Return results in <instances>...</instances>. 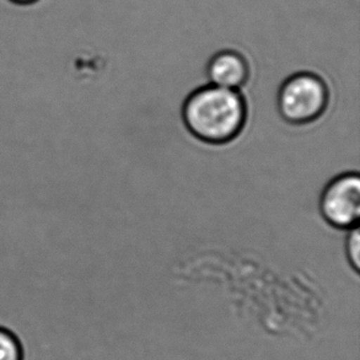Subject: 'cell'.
Returning <instances> with one entry per match:
<instances>
[{
    "instance_id": "1",
    "label": "cell",
    "mask_w": 360,
    "mask_h": 360,
    "mask_svg": "<svg viewBox=\"0 0 360 360\" xmlns=\"http://www.w3.org/2000/svg\"><path fill=\"white\" fill-rule=\"evenodd\" d=\"M182 117L187 129L208 144H226L243 131L248 108L238 90L208 85L186 98Z\"/></svg>"
},
{
    "instance_id": "4",
    "label": "cell",
    "mask_w": 360,
    "mask_h": 360,
    "mask_svg": "<svg viewBox=\"0 0 360 360\" xmlns=\"http://www.w3.org/2000/svg\"><path fill=\"white\" fill-rule=\"evenodd\" d=\"M207 75L212 85L238 90L250 77L248 59L235 49H221L207 64Z\"/></svg>"
},
{
    "instance_id": "3",
    "label": "cell",
    "mask_w": 360,
    "mask_h": 360,
    "mask_svg": "<svg viewBox=\"0 0 360 360\" xmlns=\"http://www.w3.org/2000/svg\"><path fill=\"white\" fill-rule=\"evenodd\" d=\"M320 210L323 219L336 229L358 226L360 215V177L356 172L338 176L322 191Z\"/></svg>"
},
{
    "instance_id": "2",
    "label": "cell",
    "mask_w": 360,
    "mask_h": 360,
    "mask_svg": "<svg viewBox=\"0 0 360 360\" xmlns=\"http://www.w3.org/2000/svg\"><path fill=\"white\" fill-rule=\"evenodd\" d=\"M328 100L330 93L321 77L300 72L292 74L282 84L278 93V110L284 121L307 124L321 117Z\"/></svg>"
},
{
    "instance_id": "7",
    "label": "cell",
    "mask_w": 360,
    "mask_h": 360,
    "mask_svg": "<svg viewBox=\"0 0 360 360\" xmlns=\"http://www.w3.org/2000/svg\"><path fill=\"white\" fill-rule=\"evenodd\" d=\"M10 3L15 5H21V6H27V5H32L37 3L39 0H8Z\"/></svg>"
},
{
    "instance_id": "6",
    "label": "cell",
    "mask_w": 360,
    "mask_h": 360,
    "mask_svg": "<svg viewBox=\"0 0 360 360\" xmlns=\"http://www.w3.org/2000/svg\"><path fill=\"white\" fill-rule=\"evenodd\" d=\"M347 236L346 252L352 268L359 272L360 268V231L359 226L352 228Z\"/></svg>"
},
{
    "instance_id": "5",
    "label": "cell",
    "mask_w": 360,
    "mask_h": 360,
    "mask_svg": "<svg viewBox=\"0 0 360 360\" xmlns=\"http://www.w3.org/2000/svg\"><path fill=\"white\" fill-rule=\"evenodd\" d=\"M0 360H25L19 336L8 327L0 326Z\"/></svg>"
}]
</instances>
